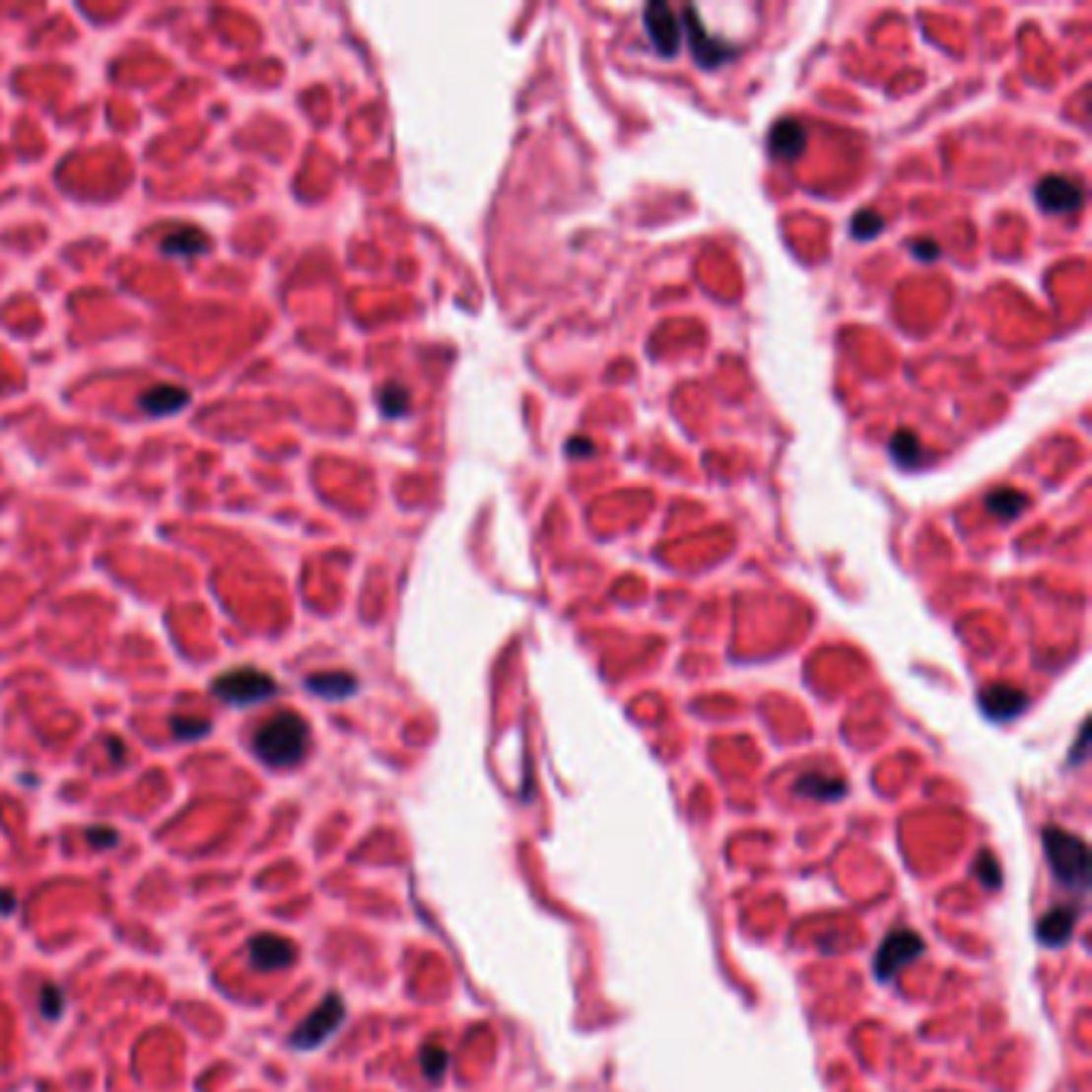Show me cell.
Wrapping results in <instances>:
<instances>
[{"instance_id":"cell-1","label":"cell","mask_w":1092,"mask_h":1092,"mask_svg":"<svg viewBox=\"0 0 1092 1092\" xmlns=\"http://www.w3.org/2000/svg\"><path fill=\"white\" fill-rule=\"evenodd\" d=\"M307 724L302 715L295 712H279L253 730V753L260 756L266 766L286 769L305 760L307 753Z\"/></svg>"},{"instance_id":"cell-2","label":"cell","mask_w":1092,"mask_h":1092,"mask_svg":"<svg viewBox=\"0 0 1092 1092\" xmlns=\"http://www.w3.org/2000/svg\"><path fill=\"white\" fill-rule=\"evenodd\" d=\"M1045 853L1055 878L1063 884V888L1073 891H1086L1089 884V850L1086 843L1070 830L1060 827H1048L1045 830Z\"/></svg>"},{"instance_id":"cell-3","label":"cell","mask_w":1092,"mask_h":1092,"mask_svg":"<svg viewBox=\"0 0 1092 1092\" xmlns=\"http://www.w3.org/2000/svg\"><path fill=\"white\" fill-rule=\"evenodd\" d=\"M212 692L228 705H256L276 696V683L266 673L253 670V666H240V670L218 676L212 683Z\"/></svg>"},{"instance_id":"cell-4","label":"cell","mask_w":1092,"mask_h":1092,"mask_svg":"<svg viewBox=\"0 0 1092 1092\" xmlns=\"http://www.w3.org/2000/svg\"><path fill=\"white\" fill-rule=\"evenodd\" d=\"M346 1019V1006H343V996L330 993L324 996V1003H320L311 1016H307L299 1029L292 1032V1048L295 1051H314L327 1042V1038L333 1035L343 1025Z\"/></svg>"},{"instance_id":"cell-5","label":"cell","mask_w":1092,"mask_h":1092,"mask_svg":"<svg viewBox=\"0 0 1092 1092\" xmlns=\"http://www.w3.org/2000/svg\"><path fill=\"white\" fill-rule=\"evenodd\" d=\"M922 952H926V945H922V939L917 932H910V929L891 932L888 939L881 942L878 955H875V978L884 981V984L894 981L897 974H901L914 958H920Z\"/></svg>"},{"instance_id":"cell-6","label":"cell","mask_w":1092,"mask_h":1092,"mask_svg":"<svg viewBox=\"0 0 1092 1092\" xmlns=\"http://www.w3.org/2000/svg\"><path fill=\"white\" fill-rule=\"evenodd\" d=\"M1083 196H1086L1083 186L1076 183L1073 176H1063V173H1051L1035 186V202L1051 215L1076 212L1083 205Z\"/></svg>"},{"instance_id":"cell-7","label":"cell","mask_w":1092,"mask_h":1092,"mask_svg":"<svg viewBox=\"0 0 1092 1092\" xmlns=\"http://www.w3.org/2000/svg\"><path fill=\"white\" fill-rule=\"evenodd\" d=\"M645 33L650 38V45L666 58L676 55L679 38H683L676 13L670 10V4H663V0H653V4L645 7Z\"/></svg>"},{"instance_id":"cell-8","label":"cell","mask_w":1092,"mask_h":1092,"mask_svg":"<svg viewBox=\"0 0 1092 1092\" xmlns=\"http://www.w3.org/2000/svg\"><path fill=\"white\" fill-rule=\"evenodd\" d=\"M981 712L987 717H993V721H1009V717L1022 715L1025 709H1029V696H1025V689L1019 686H1009V683H993L981 689Z\"/></svg>"},{"instance_id":"cell-9","label":"cell","mask_w":1092,"mask_h":1092,"mask_svg":"<svg viewBox=\"0 0 1092 1092\" xmlns=\"http://www.w3.org/2000/svg\"><path fill=\"white\" fill-rule=\"evenodd\" d=\"M686 23H689V48L702 68H721V64L734 55V48L727 42H721L717 35L705 33L702 23L696 17V7H686Z\"/></svg>"},{"instance_id":"cell-10","label":"cell","mask_w":1092,"mask_h":1092,"mask_svg":"<svg viewBox=\"0 0 1092 1092\" xmlns=\"http://www.w3.org/2000/svg\"><path fill=\"white\" fill-rule=\"evenodd\" d=\"M250 965L256 971H282L295 961V945L289 939H279V935H256L250 942Z\"/></svg>"},{"instance_id":"cell-11","label":"cell","mask_w":1092,"mask_h":1092,"mask_svg":"<svg viewBox=\"0 0 1092 1092\" xmlns=\"http://www.w3.org/2000/svg\"><path fill=\"white\" fill-rule=\"evenodd\" d=\"M1076 920H1080V910L1076 907H1055L1048 917H1042V922H1038V942L1048 945V948L1067 945Z\"/></svg>"},{"instance_id":"cell-12","label":"cell","mask_w":1092,"mask_h":1092,"mask_svg":"<svg viewBox=\"0 0 1092 1092\" xmlns=\"http://www.w3.org/2000/svg\"><path fill=\"white\" fill-rule=\"evenodd\" d=\"M807 145V128L798 119H782L769 132V151L782 161H794Z\"/></svg>"},{"instance_id":"cell-13","label":"cell","mask_w":1092,"mask_h":1092,"mask_svg":"<svg viewBox=\"0 0 1092 1092\" xmlns=\"http://www.w3.org/2000/svg\"><path fill=\"white\" fill-rule=\"evenodd\" d=\"M794 791L804 794V798H814V801H837L846 794V782L840 776H833V773H807V776H801L798 782H794Z\"/></svg>"},{"instance_id":"cell-14","label":"cell","mask_w":1092,"mask_h":1092,"mask_svg":"<svg viewBox=\"0 0 1092 1092\" xmlns=\"http://www.w3.org/2000/svg\"><path fill=\"white\" fill-rule=\"evenodd\" d=\"M305 686L320 699H350L356 692V676H350V673H317V676H307Z\"/></svg>"},{"instance_id":"cell-15","label":"cell","mask_w":1092,"mask_h":1092,"mask_svg":"<svg viewBox=\"0 0 1092 1092\" xmlns=\"http://www.w3.org/2000/svg\"><path fill=\"white\" fill-rule=\"evenodd\" d=\"M186 401H189V394L183 388H176V384H158V388L141 394V407H145L148 414H173V410H179Z\"/></svg>"},{"instance_id":"cell-16","label":"cell","mask_w":1092,"mask_h":1092,"mask_svg":"<svg viewBox=\"0 0 1092 1092\" xmlns=\"http://www.w3.org/2000/svg\"><path fill=\"white\" fill-rule=\"evenodd\" d=\"M205 247H209V238H205L202 231H196V228H179V231H173V235H167L161 240V250L167 256H196Z\"/></svg>"},{"instance_id":"cell-17","label":"cell","mask_w":1092,"mask_h":1092,"mask_svg":"<svg viewBox=\"0 0 1092 1092\" xmlns=\"http://www.w3.org/2000/svg\"><path fill=\"white\" fill-rule=\"evenodd\" d=\"M1025 507H1029V497H1025L1022 491H1012V487H999V491H993L990 497H987V510L1003 522L1016 519Z\"/></svg>"},{"instance_id":"cell-18","label":"cell","mask_w":1092,"mask_h":1092,"mask_svg":"<svg viewBox=\"0 0 1092 1092\" xmlns=\"http://www.w3.org/2000/svg\"><path fill=\"white\" fill-rule=\"evenodd\" d=\"M891 455H894L897 465H904V468H917V465H922V458H926V452H922L920 436H917V433H910V430H897V433H894V440H891Z\"/></svg>"},{"instance_id":"cell-19","label":"cell","mask_w":1092,"mask_h":1092,"mask_svg":"<svg viewBox=\"0 0 1092 1092\" xmlns=\"http://www.w3.org/2000/svg\"><path fill=\"white\" fill-rule=\"evenodd\" d=\"M378 404H381L384 417H404L407 407H410V394L401 388V384H388V388H381Z\"/></svg>"},{"instance_id":"cell-20","label":"cell","mask_w":1092,"mask_h":1092,"mask_svg":"<svg viewBox=\"0 0 1092 1092\" xmlns=\"http://www.w3.org/2000/svg\"><path fill=\"white\" fill-rule=\"evenodd\" d=\"M420 1067H423V1073L430 1076V1080H443V1073L448 1067V1055L440 1045H427L420 1051Z\"/></svg>"},{"instance_id":"cell-21","label":"cell","mask_w":1092,"mask_h":1092,"mask_svg":"<svg viewBox=\"0 0 1092 1092\" xmlns=\"http://www.w3.org/2000/svg\"><path fill=\"white\" fill-rule=\"evenodd\" d=\"M881 228H884V218H881L878 212H868V209H865V212H858V215L853 218V235H855V238H862V240H871Z\"/></svg>"},{"instance_id":"cell-22","label":"cell","mask_w":1092,"mask_h":1092,"mask_svg":"<svg viewBox=\"0 0 1092 1092\" xmlns=\"http://www.w3.org/2000/svg\"><path fill=\"white\" fill-rule=\"evenodd\" d=\"M38 1009H42L45 1019H58L64 1012V993L61 987H42V993H38Z\"/></svg>"},{"instance_id":"cell-23","label":"cell","mask_w":1092,"mask_h":1092,"mask_svg":"<svg viewBox=\"0 0 1092 1092\" xmlns=\"http://www.w3.org/2000/svg\"><path fill=\"white\" fill-rule=\"evenodd\" d=\"M978 875H981V881L987 884V888H999V884H1003V871H999V862H996V858L990 855V853H984L981 855V862H978Z\"/></svg>"},{"instance_id":"cell-24","label":"cell","mask_w":1092,"mask_h":1092,"mask_svg":"<svg viewBox=\"0 0 1092 1092\" xmlns=\"http://www.w3.org/2000/svg\"><path fill=\"white\" fill-rule=\"evenodd\" d=\"M173 730L179 737H202L209 734V721H186V717H173Z\"/></svg>"},{"instance_id":"cell-25","label":"cell","mask_w":1092,"mask_h":1092,"mask_svg":"<svg viewBox=\"0 0 1092 1092\" xmlns=\"http://www.w3.org/2000/svg\"><path fill=\"white\" fill-rule=\"evenodd\" d=\"M87 840L97 843V846H115V830H109V827H90Z\"/></svg>"},{"instance_id":"cell-26","label":"cell","mask_w":1092,"mask_h":1092,"mask_svg":"<svg viewBox=\"0 0 1092 1092\" xmlns=\"http://www.w3.org/2000/svg\"><path fill=\"white\" fill-rule=\"evenodd\" d=\"M914 253H920V260H935V256H939V243L920 240V243H914Z\"/></svg>"},{"instance_id":"cell-27","label":"cell","mask_w":1092,"mask_h":1092,"mask_svg":"<svg viewBox=\"0 0 1092 1092\" xmlns=\"http://www.w3.org/2000/svg\"><path fill=\"white\" fill-rule=\"evenodd\" d=\"M568 452H583V455H593L596 448H593V443H586V440H574V443L568 445Z\"/></svg>"},{"instance_id":"cell-28","label":"cell","mask_w":1092,"mask_h":1092,"mask_svg":"<svg viewBox=\"0 0 1092 1092\" xmlns=\"http://www.w3.org/2000/svg\"><path fill=\"white\" fill-rule=\"evenodd\" d=\"M13 910V894H0V914H10Z\"/></svg>"}]
</instances>
